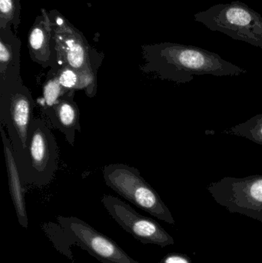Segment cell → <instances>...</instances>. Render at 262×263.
<instances>
[{"label":"cell","mask_w":262,"mask_h":263,"mask_svg":"<svg viewBox=\"0 0 262 263\" xmlns=\"http://www.w3.org/2000/svg\"><path fill=\"white\" fill-rule=\"evenodd\" d=\"M142 51L145 61L142 72L178 84L190 83L195 76L237 77L248 72L218 54L198 46L166 42L143 45Z\"/></svg>","instance_id":"1"},{"label":"cell","mask_w":262,"mask_h":263,"mask_svg":"<svg viewBox=\"0 0 262 263\" xmlns=\"http://www.w3.org/2000/svg\"><path fill=\"white\" fill-rule=\"evenodd\" d=\"M58 148L46 122L33 118L26 149L15 158L24 184L43 187L52 182L58 168Z\"/></svg>","instance_id":"2"},{"label":"cell","mask_w":262,"mask_h":263,"mask_svg":"<svg viewBox=\"0 0 262 263\" xmlns=\"http://www.w3.org/2000/svg\"><path fill=\"white\" fill-rule=\"evenodd\" d=\"M194 20L211 31L262 49L261 15L243 2L214 5L195 13Z\"/></svg>","instance_id":"3"},{"label":"cell","mask_w":262,"mask_h":263,"mask_svg":"<svg viewBox=\"0 0 262 263\" xmlns=\"http://www.w3.org/2000/svg\"><path fill=\"white\" fill-rule=\"evenodd\" d=\"M103 177L109 188L138 208L167 223H175L170 210L159 195L135 167L110 164L103 168Z\"/></svg>","instance_id":"4"},{"label":"cell","mask_w":262,"mask_h":263,"mask_svg":"<svg viewBox=\"0 0 262 263\" xmlns=\"http://www.w3.org/2000/svg\"><path fill=\"white\" fill-rule=\"evenodd\" d=\"M35 106L32 93L21 78L0 88V123L7 129L15 158L26 149Z\"/></svg>","instance_id":"5"},{"label":"cell","mask_w":262,"mask_h":263,"mask_svg":"<svg viewBox=\"0 0 262 263\" xmlns=\"http://www.w3.org/2000/svg\"><path fill=\"white\" fill-rule=\"evenodd\" d=\"M56 43L58 63L78 72L98 73L104 54L89 45L81 31L75 28L56 9L49 11Z\"/></svg>","instance_id":"6"},{"label":"cell","mask_w":262,"mask_h":263,"mask_svg":"<svg viewBox=\"0 0 262 263\" xmlns=\"http://www.w3.org/2000/svg\"><path fill=\"white\" fill-rule=\"evenodd\" d=\"M207 190L214 200L230 213L262 222V175L227 176L209 184Z\"/></svg>","instance_id":"7"},{"label":"cell","mask_w":262,"mask_h":263,"mask_svg":"<svg viewBox=\"0 0 262 263\" xmlns=\"http://www.w3.org/2000/svg\"><path fill=\"white\" fill-rule=\"evenodd\" d=\"M102 202L114 220L142 243L161 247L175 244L173 237L158 222L142 216L121 199L105 195L102 198Z\"/></svg>","instance_id":"8"},{"label":"cell","mask_w":262,"mask_h":263,"mask_svg":"<svg viewBox=\"0 0 262 263\" xmlns=\"http://www.w3.org/2000/svg\"><path fill=\"white\" fill-rule=\"evenodd\" d=\"M58 223L80 247L103 263H138L109 239L84 221L73 216H58Z\"/></svg>","instance_id":"9"},{"label":"cell","mask_w":262,"mask_h":263,"mask_svg":"<svg viewBox=\"0 0 262 263\" xmlns=\"http://www.w3.org/2000/svg\"><path fill=\"white\" fill-rule=\"evenodd\" d=\"M29 57L34 63L46 69L58 66L55 34L49 12L42 8L28 33Z\"/></svg>","instance_id":"10"},{"label":"cell","mask_w":262,"mask_h":263,"mask_svg":"<svg viewBox=\"0 0 262 263\" xmlns=\"http://www.w3.org/2000/svg\"><path fill=\"white\" fill-rule=\"evenodd\" d=\"M75 91H67L55 104L43 111L52 126L63 133L72 146H74L75 133L81 132L79 109L74 100Z\"/></svg>","instance_id":"11"},{"label":"cell","mask_w":262,"mask_h":263,"mask_svg":"<svg viewBox=\"0 0 262 263\" xmlns=\"http://www.w3.org/2000/svg\"><path fill=\"white\" fill-rule=\"evenodd\" d=\"M21 40L12 27L0 29V88L20 77Z\"/></svg>","instance_id":"12"},{"label":"cell","mask_w":262,"mask_h":263,"mask_svg":"<svg viewBox=\"0 0 262 263\" xmlns=\"http://www.w3.org/2000/svg\"><path fill=\"white\" fill-rule=\"evenodd\" d=\"M2 140L6 159V170L9 179V191L12 202L16 212L17 217L20 225L25 228L28 227L27 213H26V202H25V189L23 188V179L20 175L19 170L15 160L13 148L9 137L6 136L3 126H0Z\"/></svg>","instance_id":"13"},{"label":"cell","mask_w":262,"mask_h":263,"mask_svg":"<svg viewBox=\"0 0 262 263\" xmlns=\"http://www.w3.org/2000/svg\"><path fill=\"white\" fill-rule=\"evenodd\" d=\"M58 67V66L54 69H50L43 84V97L39 100L40 107L43 111L49 109L52 105L55 104L63 94L69 91L65 89L58 82L57 77Z\"/></svg>","instance_id":"14"},{"label":"cell","mask_w":262,"mask_h":263,"mask_svg":"<svg viewBox=\"0 0 262 263\" xmlns=\"http://www.w3.org/2000/svg\"><path fill=\"white\" fill-rule=\"evenodd\" d=\"M223 133L240 136L262 145V114H258L245 123L223 132Z\"/></svg>","instance_id":"15"},{"label":"cell","mask_w":262,"mask_h":263,"mask_svg":"<svg viewBox=\"0 0 262 263\" xmlns=\"http://www.w3.org/2000/svg\"><path fill=\"white\" fill-rule=\"evenodd\" d=\"M21 23L20 0H0V29L12 28L18 34Z\"/></svg>","instance_id":"16"},{"label":"cell","mask_w":262,"mask_h":263,"mask_svg":"<svg viewBox=\"0 0 262 263\" xmlns=\"http://www.w3.org/2000/svg\"><path fill=\"white\" fill-rule=\"evenodd\" d=\"M57 77L61 86L66 90L80 89L81 77L80 73L68 66H59L57 69Z\"/></svg>","instance_id":"17"},{"label":"cell","mask_w":262,"mask_h":263,"mask_svg":"<svg viewBox=\"0 0 262 263\" xmlns=\"http://www.w3.org/2000/svg\"><path fill=\"white\" fill-rule=\"evenodd\" d=\"M160 263H192V261L187 255L172 253L164 256Z\"/></svg>","instance_id":"18"}]
</instances>
